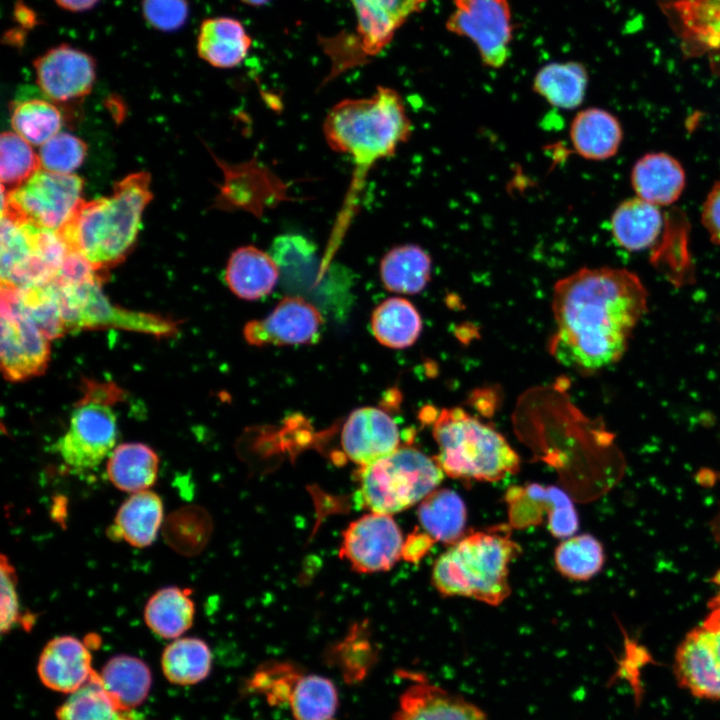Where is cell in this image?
I'll return each instance as SVG.
<instances>
[{
  "label": "cell",
  "mask_w": 720,
  "mask_h": 720,
  "mask_svg": "<svg viewBox=\"0 0 720 720\" xmlns=\"http://www.w3.org/2000/svg\"><path fill=\"white\" fill-rule=\"evenodd\" d=\"M432 543L433 540L425 533L422 534L415 531L407 538L406 542H404L402 556L409 561L418 560L429 549Z\"/></svg>",
  "instance_id": "7dc6e473"
},
{
  "label": "cell",
  "mask_w": 720,
  "mask_h": 720,
  "mask_svg": "<svg viewBox=\"0 0 720 720\" xmlns=\"http://www.w3.org/2000/svg\"><path fill=\"white\" fill-rule=\"evenodd\" d=\"M99 676L107 693L126 710L141 704L151 686V673L147 665L128 655L111 658Z\"/></svg>",
  "instance_id": "e575fe53"
},
{
  "label": "cell",
  "mask_w": 720,
  "mask_h": 720,
  "mask_svg": "<svg viewBox=\"0 0 720 720\" xmlns=\"http://www.w3.org/2000/svg\"><path fill=\"white\" fill-rule=\"evenodd\" d=\"M511 523L525 527L547 515V525L555 537H571L578 529V516L570 498L553 486L530 484L513 488L507 494Z\"/></svg>",
  "instance_id": "ac0fdd59"
},
{
  "label": "cell",
  "mask_w": 720,
  "mask_h": 720,
  "mask_svg": "<svg viewBox=\"0 0 720 720\" xmlns=\"http://www.w3.org/2000/svg\"><path fill=\"white\" fill-rule=\"evenodd\" d=\"M587 84L588 74L581 63L553 62L538 70L532 88L550 105L571 110L583 102Z\"/></svg>",
  "instance_id": "d6a6232c"
},
{
  "label": "cell",
  "mask_w": 720,
  "mask_h": 720,
  "mask_svg": "<svg viewBox=\"0 0 720 720\" xmlns=\"http://www.w3.org/2000/svg\"><path fill=\"white\" fill-rule=\"evenodd\" d=\"M453 2L455 9L447 20V29L471 40L486 66L502 67L510 54L513 32L508 1L453 0Z\"/></svg>",
  "instance_id": "7c38bea8"
},
{
  "label": "cell",
  "mask_w": 720,
  "mask_h": 720,
  "mask_svg": "<svg viewBox=\"0 0 720 720\" xmlns=\"http://www.w3.org/2000/svg\"><path fill=\"white\" fill-rule=\"evenodd\" d=\"M159 458L148 445L129 442L118 445L110 453L107 474L112 484L125 492L148 490L156 481Z\"/></svg>",
  "instance_id": "f546056e"
},
{
  "label": "cell",
  "mask_w": 720,
  "mask_h": 720,
  "mask_svg": "<svg viewBox=\"0 0 720 720\" xmlns=\"http://www.w3.org/2000/svg\"><path fill=\"white\" fill-rule=\"evenodd\" d=\"M195 604L191 590L168 586L155 592L145 605L144 620L164 639H177L193 624Z\"/></svg>",
  "instance_id": "4dcf8cb0"
},
{
  "label": "cell",
  "mask_w": 720,
  "mask_h": 720,
  "mask_svg": "<svg viewBox=\"0 0 720 720\" xmlns=\"http://www.w3.org/2000/svg\"><path fill=\"white\" fill-rule=\"evenodd\" d=\"M162 524L161 498L153 491L144 490L133 493L123 502L109 529V536L143 548L154 542Z\"/></svg>",
  "instance_id": "4316f807"
},
{
  "label": "cell",
  "mask_w": 720,
  "mask_h": 720,
  "mask_svg": "<svg viewBox=\"0 0 720 720\" xmlns=\"http://www.w3.org/2000/svg\"><path fill=\"white\" fill-rule=\"evenodd\" d=\"M359 37L360 57L375 56L392 40L396 31L428 0H349Z\"/></svg>",
  "instance_id": "44dd1931"
},
{
  "label": "cell",
  "mask_w": 720,
  "mask_h": 720,
  "mask_svg": "<svg viewBox=\"0 0 720 720\" xmlns=\"http://www.w3.org/2000/svg\"><path fill=\"white\" fill-rule=\"evenodd\" d=\"M341 444L345 455L363 466L397 450L400 447V431L384 410L358 408L344 423Z\"/></svg>",
  "instance_id": "d6986e66"
},
{
  "label": "cell",
  "mask_w": 720,
  "mask_h": 720,
  "mask_svg": "<svg viewBox=\"0 0 720 720\" xmlns=\"http://www.w3.org/2000/svg\"><path fill=\"white\" fill-rule=\"evenodd\" d=\"M58 720H144L120 707L104 689L99 673L71 693L57 710Z\"/></svg>",
  "instance_id": "d590c367"
},
{
  "label": "cell",
  "mask_w": 720,
  "mask_h": 720,
  "mask_svg": "<svg viewBox=\"0 0 720 720\" xmlns=\"http://www.w3.org/2000/svg\"><path fill=\"white\" fill-rule=\"evenodd\" d=\"M422 319L405 298L392 297L379 304L371 317L374 336L382 345L403 349L413 345L422 331Z\"/></svg>",
  "instance_id": "836d02e7"
},
{
  "label": "cell",
  "mask_w": 720,
  "mask_h": 720,
  "mask_svg": "<svg viewBox=\"0 0 720 720\" xmlns=\"http://www.w3.org/2000/svg\"><path fill=\"white\" fill-rule=\"evenodd\" d=\"M647 291L626 269L581 268L554 286L549 351L562 365L594 372L617 362L647 309Z\"/></svg>",
  "instance_id": "6da1fadb"
},
{
  "label": "cell",
  "mask_w": 720,
  "mask_h": 720,
  "mask_svg": "<svg viewBox=\"0 0 720 720\" xmlns=\"http://www.w3.org/2000/svg\"><path fill=\"white\" fill-rule=\"evenodd\" d=\"M404 541L391 515L365 514L343 533L340 557L359 573L389 570L402 556Z\"/></svg>",
  "instance_id": "4fadbf2b"
},
{
  "label": "cell",
  "mask_w": 720,
  "mask_h": 720,
  "mask_svg": "<svg viewBox=\"0 0 720 720\" xmlns=\"http://www.w3.org/2000/svg\"><path fill=\"white\" fill-rule=\"evenodd\" d=\"M279 272V266L270 253L246 245L232 252L225 269V281L238 297L257 300L273 290Z\"/></svg>",
  "instance_id": "603a6c76"
},
{
  "label": "cell",
  "mask_w": 720,
  "mask_h": 720,
  "mask_svg": "<svg viewBox=\"0 0 720 720\" xmlns=\"http://www.w3.org/2000/svg\"><path fill=\"white\" fill-rule=\"evenodd\" d=\"M145 22L160 32H174L182 28L189 17L188 0H142Z\"/></svg>",
  "instance_id": "ee69618b"
},
{
  "label": "cell",
  "mask_w": 720,
  "mask_h": 720,
  "mask_svg": "<svg viewBox=\"0 0 720 720\" xmlns=\"http://www.w3.org/2000/svg\"><path fill=\"white\" fill-rule=\"evenodd\" d=\"M68 254L58 232L40 230L2 216V287L23 289L45 284L58 273Z\"/></svg>",
  "instance_id": "52a82bcc"
},
{
  "label": "cell",
  "mask_w": 720,
  "mask_h": 720,
  "mask_svg": "<svg viewBox=\"0 0 720 720\" xmlns=\"http://www.w3.org/2000/svg\"><path fill=\"white\" fill-rule=\"evenodd\" d=\"M36 82L43 94L58 103L88 95L96 79V63L87 52L62 43L33 61Z\"/></svg>",
  "instance_id": "9a60e30c"
},
{
  "label": "cell",
  "mask_w": 720,
  "mask_h": 720,
  "mask_svg": "<svg viewBox=\"0 0 720 720\" xmlns=\"http://www.w3.org/2000/svg\"><path fill=\"white\" fill-rule=\"evenodd\" d=\"M53 284L68 329L117 326L154 335H167L175 324L147 313L131 312L111 304L103 294L97 273L77 280L54 277Z\"/></svg>",
  "instance_id": "9c48e42d"
},
{
  "label": "cell",
  "mask_w": 720,
  "mask_h": 720,
  "mask_svg": "<svg viewBox=\"0 0 720 720\" xmlns=\"http://www.w3.org/2000/svg\"><path fill=\"white\" fill-rule=\"evenodd\" d=\"M210 532L207 513L195 505H187L171 512L162 524V535L168 546L184 556L201 551Z\"/></svg>",
  "instance_id": "f35d334b"
},
{
  "label": "cell",
  "mask_w": 720,
  "mask_h": 720,
  "mask_svg": "<svg viewBox=\"0 0 720 720\" xmlns=\"http://www.w3.org/2000/svg\"><path fill=\"white\" fill-rule=\"evenodd\" d=\"M212 664L208 645L186 637L172 641L163 651L161 665L166 678L175 684H195L207 677Z\"/></svg>",
  "instance_id": "8d00e7d4"
},
{
  "label": "cell",
  "mask_w": 720,
  "mask_h": 720,
  "mask_svg": "<svg viewBox=\"0 0 720 720\" xmlns=\"http://www.w3.org/2000/svg\"><path fill=\"white\" fill-rule=\"evenodd\" d=\"M687 56H706L720 71V0H659Z\"/></svg>",
  "instance_id": "2e32d148"
},
{
  "label": "cell",
  "mask_w": 720,
  "mask_h": 720,
  "mask_svg": "<svg viewBox=\"0 0 720 720\" xmlns=\"http://www.w3.org/2000/svg\"><path fill=\"white\" fill-rule=\"evenodd\" d=\"M702 221L711 239L720 244V181L713 186L705 200Z\"/></svg>",
  "instance_id": "bcb514c9"
},
{
  "label": "cell",
  "mask_w": 720,
  "mask_h": 720,
  "mask_svg": "<svg viewBox=\"0 0 720 720\" xmlns=\"http://www.w3.org/2000/svg\"><path fill=\"white\" fill-rule=\"evenodd\" d=\"M674 674L682 688L706 699H720V622L708 617L680 643Z\"/></svg>",
  "instance_id": "5bb4252c"
},
{
  "label": "cell",
  "mask_w": 720,
  "mask_h": 720,
  "mask_svg": "<svg viewBox=\"0 0 720 720\" xmlns=\"http://www.w3.org/2000/svg\"><path fill=\"white\" fill-rule=\"evenodd\" d=\"M570 140L576 153L588 160H605L614 156L623 132L617 118L601 108L578 112L570 125Z\"/></svg>",
  "instance_id": "484cf974"
},
{
  "label": "cell",
  "mask_w": 720,
  "mask_h": 720,
  "mask_svg": "<svg viewBox=\"0 0 720 720\" xmlns=\"http://www.w3.org/2000/svg\"><path fill=\"white\" fill-rule=\"evenodd\" d=\"M519 552L507 528L473 532L438 557L432 582L445 596L498 605L510 594L509 565Z\"/></svg>",
  "instance_id": "277c9868"
},
{
  "label": "cell",
  "mask_w": 720,
  "mask_h": 720,
  "mask_svg": "<svg viewBox=\"0 0 720 720\" xmlns=\"http://www.w3.org/2000/svg\"><path fill=\"white\" fill-rule=\"evenodd\" d=\"M11 125L19 136L32 145H43L57 133L62 116L51 102L32 98L16 102L12 108Z\"/></svg>",
  "instance_id": "ab89813d"
},
{
  "label": "cell",
  "mask_w": 720,
  "mask_h": 720,
  "mask_svg": "<svg viewBox=\"0 0 720 720\" xmlns=\"http://www.w3.org/2000/svg\"><path fill=\"white\" fill-rule=\"evenodd\" d=\"M714 581L716 582L717 586L719 587L716 595L712 598V600L709 603L710 608V614L709 616L720 622V570L715 575Z\"/></svg>",
  "instance_id": "681fc988"
},
{
  "label": "cell",
  "mask_w": 720,
  "mask_h": 720,
  "mask_svg": "<svg viewBox=\"0 0 720 720\" xmlns=\"http://www.w3.org/2000/svg\"><path fill=\"white\" fill-rule=\"evenodd\" d=\"M616 242L629 251H643L659 238L664 218L659 206L639 197L623 201L611 216Z\"/></svg>",
  "instance_id": "83f0119b"
},
{
  "label": "cell",
  "mask_w": 720,
  "mask_h": 720,
  "mask_svg": "<svg viewBox=\"0 0 720 720\" xmlns=\"http://www.w3.org/2000/svg\"><path fill=\"white\" fill-rule=\"evenodd\" d=\"M251 43L240 21L231 17H211L200 24L196 49L199 57L208 64L233 68L245 59Z\"/></svg>",
  "instance_id": "cb8c5ba5"
},
{
  "label": "cell",
  "mask_w": 720,
  "mask_h": 720,
  "mask_svg": "<svg viewBox=\"0 0 720 720\" xmlns=\"http://www.w3.org/2000/svg\"><path fill=\"white\" fill-rule=\"evenodd\" d=\"M444 472L419 449L399 447L357 473L358 503L372 512L391 515L421 502L441 483Z\"/></svg>",
  "instance_id": "8992f818"
},
{
  "label": "cell",
  "mask_w": 720,
  "mask_h": 720,
  "mask_svg": "<svg viewBox=\"0 0 720 720\" xmlns=\"http://www.w3.org/2000/svg\"><path fill=\"white\" fill-rule=\"evenodd\" d=\"M150 174H130L115 183L110 196L81 200L58 231L69 252L81 256L96 271L123 261L133 248L141 217L152 199Z\"/></svg>",
  "instance_id": "7a4b0ae2"
},
{
  "label": "cell",
  "mask_w": 720,
  "mask_h": 720,
  "mask_svg": "<svg viewBox=\"0 0 720 720\" xmlns=\"http://www.w3.org/2000/svg\"><path fill=\"white\" fill-rule=\"evenodd\" d=\"M245 4L251 5V6H261L266 4L270 0H240Z\"/></svg>",
  "instance_id": "f907efd6"
},
{
  "label": "cell",
  "mask_w": 720,
  "mask_h": 720,
  "mask_svg": "<svg viewBox=\"0 0 720 720\" xmlns=\"http://www.w3.org/2000/svg\"><path fill=\"white\" fill-rule=\"evenodd\" d=\"M554 559L562 575L575 580H587L601 569L604 551L596 538L582 534L563 541L556 548Z\"/></svg>",
  "instance_id": "60d3db41"
},
{
  "label": "cell",
  "mask_w": 720,
  "mask_h": 720,
  "mask_svg": "<svg viewBox=\"0 0 720 720\" xmlns=\"http://www.w3.org/2000/svg\"><path fill=\"white\" fill-rule=\"evenodd\" d=\"M49 339L23 309L14 289L1 286L0 354L9 381L38 376L47 368Z\"/></svg>",
  "instance_id": "8fae6325"
},
{
  "label": "cell",
  "mask_w": 720,
  "mask_h": 720,
  "mask_svg": "<svg viewBox=\"0 0 720 720\" xmlns=\"http://www.w3.org/2000/svg\"><path fill=\"white\" fill-rule=\"evenodd\" d=\"M337 692L334 684L319 675H299L287 702L296 720H335Z\"/></svg>",
  "instance_id": "74e56055"
},
{
  "label": "cell",
  "mask_w": 720,
  "mask_h": 720,
  "mask_svg": "<svg viewBox=\"0 0 720 720\" xmlns=\"http://www.w3.org/2000/svg\"><path fill=\"white\" fill-rule=\"evenodd\" d=\"M393 720H488L484 711L460 695L416 676L402 693Z\"/></svg>",
  "instance_id": "ffe728a7"
},
{
  "label": "cell",
  "mask_w": 720,
  "mask_h": 720,
  "mask_svg": "<svg viewBox=\"0 0 720 720\" xmlns=\"http://www.w3.org/2000/svg\"><path fill=\"white\" fill-rule=\"evenodd\" d=\"M98 387L86 393L75 406L68 430L56 445L63 461L74 470L98 466L116 443V414L108 392Z\"/></svg>",
  "instance_id": "30bf717a"
},
{
  "label": "cell",
  "mask_w": 720,
  "mask_h": 720,
  "mask_svg": "<svg viewBox=\"0 0 720 720\" xmlns=\"http://www.w3.org/2000/svg\"><path fill=\"white\" fill-rule=\"evenodd\" d=\"M631 180L637 197L657 206L669 205L684 189L685 172L672 156L649 153L635 163Z\"/></svg>",
  "instance_id": "d4e9b609"
},
{
  "label": "cell",
  "mask_w": 720,
  "mask_h": 720,
  "mask_svg": "<svg viewBox=\"0 0 720 720\" xmlns=\"http://www.w3.org/2000/svg\"><path fill=\"white\" fill-rule=\"evenodd\" d=\"M430 255L416 244L392 248L382 258L380 277L385 288L399 294H416L431 279Z\"/></svg>",
  "instance_id": "f1b7e54d"
},
{
  "label": "cell",
  "mask_w": 720,
  "mask_h": 720,
  "mask_svg": "<svg viewBox=\"0 0 720 720\" xmlns=\"http://www.w3.org/2000/svg\"><path fill=\"white\" fill-rule=\"evenodd\" d=\"M323 134L335 152L350 156L360 169L392 156L412 134L401 95L379 86L367 98H347L327 113Z\"/></svg>",
  "instance_id": "3957f363"
},
{
  "label": "cell",
  "mask_w": 720,
  "mask_h": 720,
  "mask_svg": "<svg viewBox=\"0 0 720 720\" xmlns=\"http://www.w3.org/2000/svg\"><path fill=\"white\" fill-rule=\"evenodd\" d=\"M83 180L41 168L21 186L2 192V216L58 232L82 200Z\"/></svg>",
  "instance_id": "ba28073f"
},
{
  "label": "cell",
  "mask_w": 720,
  "mask_h": 720,
  "mask_svg": "<svg viewBox=\"0 0 720 720\" xmlns=\"http://www.w3.org/2000/svg\"><path fill=\"white\" fill-rule=\"evenodd\" d=\"M87 145L66 132L57 133L39 151L42 168L60 174H72L84 161Z\"/></svg>",
  "instance_id": "7bdbcfd3"
},
{
  "label": "cell",
  "mask_w": 720,
  "mask_h": 720,
  "mask_svg": "<svg viewBox=\"0 0 720 720\" xmlns=\"http://www.w3.org/2000/svg\"><path fill=\"white\" fill-rule=\"evenodd\" d=\"M16 572L9 559L1 555V632L6 633L19 620Z\"/></svg>",
  "instance_id": "f6af8a7d"
},
{
  "label": "cell",
  "mask_w": 720,
  "mask_h": 720,
  "mask_svg": "<svg viewBox=\"0 0 720 720\" xmlns=\"http://www.w3.org/2000/svg\"><path fill=\"white\" fill-rule=\"evenodd\" d=\"M322 324L312 304L300 297H285L266 318L248 322L243 334L255 346L303 345L316 341Z\"/></svg>",
  "instance_id": "e0dca14e"
},
{
  "label": "cell",
  "mask_w": 720,
  "mask_h": 720,
  "mask_svg": "<svg viewBox=\"0 0 720 720\" xmlns=\"http://www.w3.org/2000/svg\"><path fill=\"white\" fill-rule=\"evenodd\" d=\"M62 9L70 12H84L95 7L100 0H54Z\"/></svg>",
  "instance_id": "c3c4849f"
},
{
  "label": "cell",
  "mask_w": 720,
  "mask_h": 720,
  "mask_svg": "<svg viewBox=\"0 0 720 720\" xmlns=\"http://www.w3.org/2000/svg\"><path fill=\"white\" fill-rule=\"evenodd\" d=\"M434 457L452 478L499 481L519 470L520 459L497 430L465 410L444 408L433 422Z\"/></svg>",
  "instance_id": "5b68a950"
},
{
  "label": "cell",
  "mask_w": 720,
  "mask_h": 720,
  "mask_svg": "<svg viewBox=\"0 0 720 720\" xmlns=\"http://www.w3.org/2000/svg\"><path fill=\"white\" fill-rule=\"evenodd\" d=\"M466 507L453 490L436 489L421 501L417 517L425 534L433 541L453 544L466 525Z\"/></svg>",
  "instance_id": "1f68e13d"
},
{
  "label": "cell",
  "mask_w": 720,
  "mask_h": 720,
  "mask_svg": "<svg viewBox=\"0 0 720 720\" xmlns=\"http://www.w3.org/2000/svg\"><path fill=\"white\" fill-rule=\"evenodd\" d=\"M37 670L46 687L69 694L86 684L94 672L88 647L73 636L50 640L40 654Z\"/></svg>",
  "instance_id": "7402d4cb"
},
{
  "label": "cell",
  "mask_w": 720,
  "mask_h": 720,
  "mask_svg": "<svg viewBox=\"0 0 720 720\" xmlns=\"http://www.w3.org/2000/svg\"><path fill=\"white\" fill-rule=\"evenodd\" d=\"M15 132H4L0 141V177L8 190L17 188L41 168L39 155Z\"/></svg>",
  "instance_id": "b9f144b4"
}]
</instances>
